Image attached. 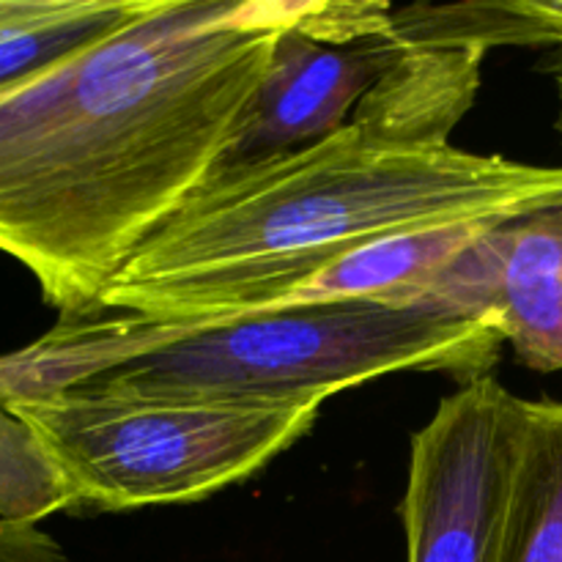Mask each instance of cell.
Instances as JSON below:
<instances>
[{
    "label": "cell",
    "instance_id": "1",
    "mask_svg": "<svg viewBox=\"0 0 562 562\" xmlns=\"http://www.w3.org/2000/svg\"><path fill=\"white\" fill-rule=\"evenodd\" d=\"M302 5L157 0L0 99V252L58 322L97 316L132 256L217 173Z\"/></svg>",
    "mask_w": 562,
    "mask_h": 562
},
{
    "label": "cell",
    "instance_id": "2",
    "mask_svg": "<svg viewBox=\"0 0 562 562\" xmlns=\"http://www.w3.org/2000/svg\"><path fill=\"white\" fill-rule=\"evenodd\" d=\"M552 212H562V165L406 140L351 119L313 146L214 173L121 269L99 313H272L313 272L384 236Z\"/></svg>",
    "mask_w": 562,
    "mask_h": 562
},
{
    "label": "cell",
    "instance_id": "3",
    "mask_svg": "<svg viewBox=\"0 0 562 562\" xmlns=\"http://www.w3.org/2000/svg\"><path fill=\"white\" fill-rule=\"evenodd\" d=\"M505 340L486 322L387 302H344L225 322L97 313L0 357V401L110 390L192 401H327L404 371L488 376Z\"/></svg>",
    "mask_w": 562,
    "mask_h": 562
},
{
    "label": "cell",
    "instance_id": "4",
    "mask_svg": "<svg viewBox=\"0 0 562 562\" xmlns=\"http://www.w3.org/2000/svg\"><path fill=\"white\" fill-rule=\"evenodd\" d=\"M324 401H192L49 390L5 401L47 456L69 510L198 503L300 442Z\"/></svg>",
    "mask_w": 562,
    "mask_h": 562
},
{
    "label": "cell",
    "instance_id": "5",
    "mask_svg": "<svg viewBox=\"0 0 562 562\" xmlns=\"http://www.w3.org/2000/svg\"><path fill=\"white\" fill-rule=\"evenodd\" d=\"M525 398L488 376L442 398L412 437L406 562H499Z\"/></svg>",
    "mask_w": 562,
    "mask_h": 562
},
{
    "label": "cell",
    "instance_id": "6",
    "mask_svg": "<svg viewBox=\"0 0 562 562\" xmlns=\"http://www.w3.org/2000/svg\"><path fill=\"white\" fill-rule=\"evenodd\" d=\"M401 307L486 322L527 368L562 371V212L486 231Z\"/></svg>",
    "mask_w": 562,
    "mask_h": 562
},
{
    "label": "cell",
    "instance_id": "7",
    "mask_svg": "<svg viewBox=\"0 0 562 562\" xmlns=\"http://www.w3.org/2000/svg\"><path fill=\"white\" fill-rule=\"evenodd\" d=\"M305 5L274 44L267 75L217 173L313 146L344 130L362 97L398 58L401 42L387 31V14L376 36L329 44L305 31Z\"/></svg>",
    "mask_w": 562,
    "mask_h": 562
},
{
    "label": "cell",
    "instance_id": "8",
    "mask_svg": "<svg viewBox=\"0 0 562 562\" xmlns=\"http://www.w3.org/2000/svg\"><path fill=\"white\" fill-rule=\"evenodd\" d=\"M499 562H562V404L525 401Z\"/></svg>",
    "mask_w": 562,
    "mask_h": 562
},
{
    "label": "cell",
    "instance_id": "9",
    "mask_svg": "<svg viewBox=\"0 0 562 562\" xmlns=\"http://www.w3.org/2000/svg\"><path fill=\"white\" fill-rule=\"evenodd\" d=\"M69 510V497L25 423L0 401V519L36 521Z\"/></svg>",
    "mask_w": 562,
    "mask_h": 562
},
{
    "label": "cell",
    "instance_id": "10",
    "mask_svg": "<svg viewBox=\"0 0 562 562\" xmlns=\"http://www.w3.org/2000/svg\"><path fill=\"white\" fill-rule=\"evenodd\" d=\"M0 562H75L36 521L0 519Z\"/></svg>",
    "mask_w": 562,
    "mask_h": 562
},
{
    "label": "cell",
    "instance_id": "11",
    "mask_svg": "<svg viewBox=\"0 0 562 562\" xmlns=\"http://www.w3.org/2000/svg\"><path fill=\"white\" fill-rule=\"evenodd\" d=\"M558 130L562 132V77H560V115H558Z\"/></svg>",
    "mask_w": 562,
    "mask_h": 562
},
{
    "label": "cell",
    "instance_id": "12",
    "mask_svg": "<svg viewBox=\"0 0 562 562\" xmlns=\"http://www.w3.org/2000/svg\"><path fill=\"white\" fill-rule=\"evenodd\" d=\"M554 9H558V14H560V20H562V0H554Z\"/></svg>",
    "mask_w": 562,
    "mask_h": 562
}]
</instances>
